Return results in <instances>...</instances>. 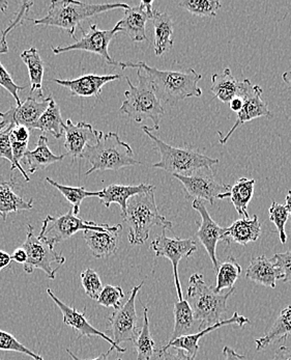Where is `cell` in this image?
<instances>
[{"mask_svg":"<svg viewBox=\"0 0 291 360\" xmlns=\"http://www.w3.org/2000/svg\"><path fill=\"white\" fill-rule=\"evenodd\" d=\"M21 248L27 255V261L23 266L26 274H32L36 269L43 270L48 278L53 281L56 272L66 263L64 255L58 254L54 248L34 236V226L30 224H28L27 236Z\"/></svg>","mask_w":291,"mask_h":360,"instance_id":"30bf717a","label":"cell"},{"mask_svg":"<svg viewBox=\"0 0 291 360\" xmlns=\"http://www.w3.org/2000/svg\"><path fill=\"white\" fill-rule=\"evenodd\" d=\"M34 208V200H24L15 192V182L4 180L0 176V216L6 221L8 214L19 211L32 210Z\"/></svg>","mask_w":291,"mask_h":360,"instance_id":"484cf974","label":"cell"},{"mask_svg":"<svg viewBox=\"0 0 291 360\" xmlns=\"http://www.w3.org/2000/svg\"><path fill=\"white\" fill-rule=\"evenodd\" d=\"M143 283L136 285L130 294V298L123 305L114 309L109 318L110 331L113 335V342L119 345L123 342H133L138 337V319H137V295L143 287Z\"/></svg>","mask_w":291,"mask_h":360,"instance_id":"4fadbf2b","label":"cell"},{"mask_svg":"<svg viewBox=\"0 0 291 360\" xmlns=\"http://www.w3.org/2000/svg\"><path fill=\"white\" fill-rule=\"evenodd\" d=\"M223 354H224L225 360H243L246 357L245 355L238 354L234 349L228 346L223 348Z\"/></svg>","mask_w":291,"mask_h":360,"instance_id":"f907efd6","label":"cell"},{"mask_svg":"<svg viewBox=\"0 0 291 360\" xmlns=\"http://www.w3.org/2000/svg\"><path fill=\"white\" fill-rule=\"evenodd\" d=\"M67 154L56 156L50 150L48 146V139L44 135H41L36 143V148L34 150H27L24 155L26 163L28 165V172L30 174L47 169L53 163L60 162L66 158Z\"/></svg>","mask_w":291,"mask_h":360,"instance_id":"4316f807","label":"cell"},{"mask_svg":"<svg viewBox=\"0 0 291 360\" xmlns=\"http://www.w3.org/2000/svg\"><path fill=\"white\" fill-rule=\"evenodd\" d=\"M192 208L201 216V226H199L198 232L196 233L197 238H198L199 241L201 242L202 245L204 246L208 255H210V259L212 262V266H214L215 272H217L219 265H220L218 259H217V244H218L220 240L224 241L226 228H221L216 221L212 220L208 209H206L205 205H204L203 200H193Z\"/></svg>","mask_w":291,"mask_h":360,"instance_id":"2e32d148","label":"cell"},{"mask_svg":"<svg viewBox=\"0 0 291 360\" xmlns=\"http://www.w3.org/2000/svg\"><path fill=\"white\" fill-rule=\"evenodd\" d=\"M138 70V84H132L127 79L129 91H125L126 100L121 106V112L127 115L136 123H142L144 120H151L154 127L151 131L158 130L160 123L165 115L164 107L156 95L151 80L142 69Z\"/></svg>","mask_w":291,"mask_h":360,"instance_id":"5b68a950","label":"cell"},{"mask_svg":"<svg viewBox=\"0 0 291 360\" xmlns=\"http://www.w3.org/2000/svg\"><path fill=\"white\" fill-rule=\"evenodd\" d=\"M10 137L19 143H28L30 137V129L25 126H15L11 132Z\"/></svg>","mask_w":291,"mask_h":360,"instance_id":"c3c4849f","label":"cell"},{"mask_svg":"<svg viewBox=\"0 0 291 360\" xmlns=\"http://www.w3.org/2000/svg\"><path fill=\"white\" fill-rule=\"evenodd\" d=\"M0 350L23 353V354L32 357L34 360H44L42 356L36 354V353L32 352L30 349H28L27 347L21 344L16 338H14L12 335H10V333L2 330H0Z\"/></svg>","mask_w":291,"mask_h":360,"instance_id":"ab89813d","label":"cell"},{"mask_svg":"<svg viewBox=\"0 0 291 360\" xmlns=\"http://www.w3.org/2000/svg\"><path fill=\"white\" fill-rule=\"evenodd\" d=\"M112 350H113L112 347H110V349H109V350L107 351V352L102 353V354L100 355V356L95 357V359H80V357L76 356V355L74 354V353L72 352V351L69 350V349H67V354H69V356H71L72 359H73V360H108V356H109V354H110V353H111ZM117 360H123V359H119Z\"/></svg>","mask_w":291,"mask_h":360,"instance_id":"db71d44e","label":"cell"},{"mask_svg":"<svg viewBox=\"0 0 291 360\" xmlns=\"http://www.w3.org/2000/svg\"><path fill=\"white\" fill-rule=\"evenodd\" d=\"M155 188L154 185L149 184L130 185V186L111 184L100 191V202L105 205L106 208H110L113 202L119 204L121 207V216L123 218V216L126 215V210H127L128 200L132 196L143 193V192L151 191Z\"/></svg>","mask_w":291,"mask_h":360,"instance_id":"44dd1931","label":"cell"},{"mask_svg":"<svg viewBox=\"0 0 291 360\" xmlns=\"http://www.w3.org/2000/svg\"><path fill=\"white\" fill-rule=\"evenodd\" d=\"M47 293L48 295L51 297L52 300L55 302V304L57 305L60 311H62V316H64L65 324L72 327V328L75 330V333H78L77 340L81 339V338L83 337H88L90 338V339L93 337H100L105 340L106 342H109L112 348L116 350L117 352L125 353L126 351H127L125 348H121V346L115 344L111 338L97 330V328H95V327L88 322V319L86 317V307L84 309L83 313H80L77 309L69 307L66 303L60 301L57 297L54 295L51 289H47Z\"/></svg>","mask_w":291,"mask_h":360,"instance_id":"e0dca14e","label":"cell"},{"mask_svg":"<svg viewBox=\"0 0 291 360\" xmlns=\"http://www.w3.org/2000/svg\"><path fill=\"white\" fill-rule=\"evenodd\" d=\"M0 360H1V359H0Z\"/></svg>","mask_w":291,"mask_h":360,"instance_id":"91938a15","label":"cell"},{"mask_svg":"<svg viewBox=\"0 0 291 360\" xmlns=\"http://www.w3.org/2000/svg\"><path fill=\"white\" fill-rule=\"evenodd\" d=\"M154 28H155V53L157 56H163L165 52L169 51L173 47V32L175 24L172 18L167 13H161L155 10L153 19Z\"/></svg>","mask_w":291,"mask_h":360,"instance_id":"83f0119b","label":"cell"},{"mask_svg":"<svg viewBox=\"0 0 291 360\" xmlns=\"http://www.w3.org/2000/svg\"><path fill=\"white\" fill-rule=\"evenodd\" d=\"M21 60L26 65L29 73L30 93H36L38 97H44L43 91V78H44L45 64L34 47L24 50L20 54Z\"/></svg>","mask_w":291,"mask_h":360,"instance_id":"f1b7e54d","label":"cell"},{"mask_svg":"<svg viewBox=\"0 0 291 360\" xmlns=\"http://www.w3.org/2000/svg\"><path fill=\"white\" fill-rule=\"evenodd\" d=\"M155 189L132 196L127 202L123 219L129 226V242L141 245L149 238L151 229L162 226L163 230H172V222L158 212L156 204Z\"/></svg>","mask_w":291,"mask_h":360,"instance_id":"7a4b0ae2","label":"cell"},{"mask_svg":"<svg viewBox=\"0 0 291 360\" xmlns=\"http://www.w3.org/2000/svg\"><path fill=\"white\" fill-rule=\"evenodd\" d=\"M236 291V288L227 292L217 293L214 287L204 281L201 274H194L189 279L187 301L192 309L195 320L198 322V330L221 322V317L226 311L227 300Z\"/></svg>","mask_w":291,"mask_h":360,"instance_id":"3957f363","label":"cell"},{"mask_svg":"<svg viewBox=\"0 0 291 360\" xmlns=\"http://www.w3.org/2000/svg\"><path fill=\"white\" fill-rule=\"evenodd\" d=\"M282 80L287 86L288 91H291V71L282 74Z\"/></svg>","mask_w":291,"mask_h":360,"instance_id":"9f6ffc18","label":"cell"},{"mask_svg":"<svg viewBox=\"0 0 291 360\" xmlns=\"http://www.w3.org/2000/svg\"><path fill=\"white\" fill-rule=\"evenodd\" d=\"M262 93L264 91L262 86L252 84L251 80L245 79L240 82V95L238 96L243 98L244 105L238 113L234 125L228 131L227 134L219 141L221 145H225L230 136L234 134V131L248 122L258 117H264L268 119L273 117V113L269 111L268 104L262 100Z\"/></svg>","mask_w":291,"mask_h":360,"instance_id":"7c38bea8","label":"cell"},{"mask_svg":"<svg viewBox=\"0 0 291 360\" xmlns=\"http://www.w3.org/2000/svg\"><path fill=\"white\" fill-rule=\"evenodd\" d=\"M210 91L217 99L223 103H229L230 100L240 95V82L234 77L229 68H226L222 73L212 76Z\"/></svg>","mask_w":291,"mask_h":360,"instance_id":"4dcf8cb0","label":"cell"},{"mask_svg":"<svg viewBox=\"0 0 291 360\" xmlns=\"http://www.w3.org/2000/svg\"><path fill=\"white\" fill-rule=\"evenodd\" d=\"M46 182L55 187L66 198L67 202L71 205L72 211L75 216H78L79 214L82 202L86 198H93V196L99 198L100 191H88L84 187L64 186V185L52 180L51 178H46Z\"/></svg>","mask_w":291,"mask_h":360,"instance_id":"8d00e7d4","label":"cell"},{"mask_svg":"<svg viewBox=\"0 0 291 360\" xmlns=\"http://www.w3.org/2000/svg\"><path fill=\"white\" fill-rule=\"evenodd\" d=\"M242 274V267L236 261V257H228L226 261L219 265L217 270V285L215 291L222 293L223 290L234 288V283Z\"/></svg>","mask_w":291,"mask_h":360,"instance_id":"e575fe53","label":"cell"},{"mask_svg":"<svg viewBox=\"0 0 291 360\" xmlns=\"http://www.w3.org/2000/svg\"><path fill=\"white\" fill-rule=\"evenodd\" d=\"M180 6L195 16L216 17L222 4L219 0H184Z\"/></svg>","mask_w":291,"mask_h":360,"instance_id":"74e56055","label":"cell"},{"mask_svg":"<svg viewBox=\"0 0 291 360\" xmlns=\"http://www.w3.org/2000/svg\"><path fill=\"white\" fill-rule=\"evenodd\" d=\"M137 351V360H151L157 352L156 342L149 330V307L143 309V325L138 337L134 340Z\"/></svg>","mask_w":291,"mask_h":360,"instance_id":"d590c367","label":"cell"},{"mask_svg":"<svg viewBox=\"0 0 291 360\" xmlns=\"http://www.w3.org/2000/svg\"><path fill=\"white\" fill-rule=\"evenodd\" d=\"M243 105H244V101H243V98L241 96H236V97H234V99L229 101L230 109L236 113L240 112Z\"/></svg>","mask_w":291,"mask_h":360,"instance_id":"f5cc1de1","label":"cell"},{"mask_svg":"<svg viewBox=\"0 0 291 360\" xmlns=\"http://www.w3.org/2000/svg\"><path fill=\"white\" fill-rule=\"evenodd\" d=\"M129 8L130 6L126 4H90L86 2L53 0L47 15L41 19H34L32 22L34 25L56 26L66 30L69 36L76 40V28L82 21L115 8L127 10Z\"/></svg>","mask_w":291,"mask_h":360,"instance_id":"8992f818","label":"cell"},{"mask_svg":"<svg viewBox=\"0 0 291 360\" xmlns=\"http://www.w3.org/2000/svg\"><path fill=\"white\" fill-rule=\"evenodd\" d=\"M65 148L67 154L72 157L73 160L77 158H83L84 150L88 145V141L97 139V131L93 130L90 124L79 122L74 124L71 119L67 120L64 127Z\"/></svg>","mask_w":291,"mask_h":360,"instance_id":"ffe728a7","label":"cell"},{"mask_svg":"<svg viewBox=\"0 0 291 360\" xmlns=\"http://www.w3.org/2000/svg\"><path fill=\"white\" fill-rule=\"evenodd\" d=\"M12 257V261L17 262L19 264H25L26 261H27V255H26L25 250H23L22 248H17L13 255H11Z\"/></svg>","mask_w":291,"mask_h":360,"instance_id":"816d5d0a","label":"cell"},{"mask_svg":"<svg viewBox=\"0 0 291 360\" xmlns=\"http://www.w3.org/2000/svg\"><path fill=\"white\" fill-rule=\"evenodd\" d=\"M175 328H173L172 335H171L169 342L184 337V335H192V330L194 329L195 320L192 309L189 305L187 299L182 301H177L175 303Z\"/></svg>","mask_w":291,"mask_h":360,"instance_id":"d6a6232c","label":"cell"},{"mask_svg":"<svg viewBox=\"0 0 291 360\" xmlns=\"http://www.w3.org/2000/svg\"><path fill=\"white\" fill-rule=\"evenodd\" d=\"M11 261H12L11 255H8V252L0 250V270L8 267V266L10 265Z\"/></svg>","mask_w":291,"mask_h":360,"instance_id":"11a10c76","label":"cell"},{"mask_svg":"<svg viewBox=\"0 0 291 360\" xmlns=\"http://www.w3.org/2000/svg\"><path fill=\"white\" fill-rule=\"evenodd\" d=\"M121 74H110V75H97V74H88L81 76L77 79L62 80L54 79L55 84L66 87L71 91L72 96L79 97H95L101 100L102 89L104 85L121 79Z\"/></svg>","mask_w":291,"mask_h":360,"instance_id":"d6986e66","label":"cell"},{"mask_svg":"<svg viewBox=\"0 0 291 360\" xmlns=\"http://www.w3.org/2000/svg\"><path fill=\"white\" fill-rule=\"evenodd\" d=\"M271 360H291V348L288 347L282 346L276 351Z\"/></svg>","mask_w":291,"mask_h":360,"instance_id":"681fc988","label":"cell"},{"mask_svg":"<svg viewBox=\"0 0 291 360\" xmlns=\"http://www.w3.org/2000/svg\"><path fill=\"white\" fill-rule=\"evenodd\" d=\"M271 263L283 274V283H291V252L276 254L271 259Z\"/></svg>","mask_w":291,"mask_h":360,"instance_id":"bcb514c9","label":"cell"},{"mask_svg":"<svg viewBox=\"0 0 291 360\" xmlns=\"http://www.w3.org/2000/svg\"><path fill=\"white\" fill-rule=\"evenodd\" d=\"M13 126L0 131V158L10 161L11 170L18 169L14 157H13L12 146H11L10 135L13 130Z\"/></svg>","mask_w":291,"mask_h":360,"instance_id":"f6af8a7d","label":"cell"},{"mask_svg":"<svg viewBox=\"0 0 291 360\" xmlns=\"http://www.w3.org/2000/svg\"><path fill=\"white\" fill-rule=\"evenodd\" d=\"M142 130L155 143L156 148L161 155V160L153 165L155 169L186 176H190L195 170L219 165L218 159L205 156L194 148L171 147L156 136L151 128L147 126H143Z\"/></svg>","mask_w":291,"mask_h":360,"instance_id":"52a82bcc","label":"cell"},{"mask_svg":"<svg viewBox=\"0 0 291 360\" xmlns=\"http://www.w3.org/2000/svg\"><path fill=\"white\" fill-rule=\"evenodd\" d=\"M285 208L290 214V217H291V191H288L287 195H286Z\"/></svg>","mask_w":291,"mask_h":360,"instance_id":"6f0895ef","label":"cell"},{"mask_svg":"<svg viewBox=\"0 0 291 360\" xmlns=\"http://www.w3.org/2000/svg\"><path fill=\"white\" fill-rule=\"evenodd\" d=\"M65 124L62 121V112L60 106L56 103L55 100L51 98L49 106L46 109L44 113L41 115L40 119L34 124L32 129H39L42 132H49L55 139H60L64 134Z\"/></svg>","mask_w":291,"mask_h":360,"instance_id":"836d02e7","label":"cell"},{"mask_svg":"<svg viewBox=\"0 0 291 360\" xmlns=\"http://www.w3.org/2000/svg\"><path fill=\"white\" fill-rule=\"evenodd\" d=\"M254 186L255 180L253 179L241 178L234 183L228 193V198H230L234 209L243 218H249L248 206L253 198Z\"/></svg>","mask_w":291,"mask_h":360,"instance_id":"1f68e13d","label":"cell"},{"mask_svg":"<svg viewBox=\"0 0 291 360\" xmlns=\"http://www.w3.org/2000/svg\"><path fill=\"white\" fill-rule=\"evenodd\" d=\"M262 235V224L257 215L252 218H241L231 226L226 228L224 241L228 245L231 243L247 245L257 241Z\"/></svg>","mask_w":291,"mask_h":360,"instance_id":"7402d4cb","label":"cell"},{"mask_svg":"<svg viewBox=\"0 0 291 360\" xmlns=\"http://www.w3.org/2000/svg\"><path fill=\"white\" fill-rule=\"evenodd\" d=\"M249 319L244 317V316H241L238 311H236L234 316H232V318L228 319V320H222L221 322L217 323V324L206 327L203 330L199 331L198 333L184 335V337L179 338V339L172 340V342H168V344L158 349V355L162 354L165 351H168L169 349L175 348L182 349V350H184L186 352H188L189 354L192 355L193 357H196L199 350V340L203 338L204 335H208V333L217 330V329L221 328V327L227 326V325L245 326V325L249 324Z\"/></svg>","mask_w":291,"mask_h":360,"instance_id":"ac0fdd59","label":"cell"},{"mask_svg":"<svg viewBox=\"0 0 291 360\" xmlns=\"http://www.w3.org/2000/svg\"><path fill=\"white\" fill-rule=\"evenodd\" d=\"M291 335V305L282 309L279 317L273 323L271 330L264 337L255 340L257 351L264 350L269 345L275 344L280 340H287Z\"/></svg>","mask_w":291,"mask_h":360,"instance_id":"f546056e","label":"cell"},{"mask_svg":"<svg viewBox=\"0 0 291 360\" xmlns=\"http://www.w3.org/2000/svg\"><path fill=\"white\" fill-rule=\"evenodd\" d=\"M8 2L6 0H0V11L2 13H6L8 10Z\"/></svg>","mask_w":291,"mask_h":360,"instance_id":"680465c9","label":"cell"},{"mask_svg":"<svg viewBox=\"0 0 291 360\" xmlns=\"http://www.w3.org/2000/svg\"><path fill=\"white\" fill-rule=\"evenodd\" d=\"M147 20H149L147 13L143 11L140 6H130L125 10L123 18L117 22L121 32L127 34L132 42H147L149 39L145 32V25Z\"/></svg>","mask_w":291,"mask_h":360,"instance_id":"603a6c76","label":"cell"},{"mask_svg":"<svg viewBox=\"0 0 291 360\" xmlns=\"http://www.w3.org/2000/svg\"><path fill=\"white\" fill-rule=\"evenodd\" d=\"M51 96L43 101H38L34 98H27L21 102L19 106H12L6 112H0V131L10 126H25L32 129L34 124L40 119L49 106Z\"/></svg>","mask_w":291,"mask_h":360,"instance_id":"9a60e30c","label":"cell"},{"mask_svg":"<svg viewBox=\"0 0 291 360\" xmlns=\"http://www.w3.org/2000/svg\"><path fill=\"white\" fill-rule=\"evenodd\" d=\"M290 218V214L286 210L285 206L283 205L278 204L277 202H271L269 207V220L275 224L279 232L280 241L282 244H285L287 241V236L285 233V224Z\"/></svg>","mask_w":291,"mask_h":360,"instance_id":"f35d334b","label":"cell"},{"mask_svg":"<svg viewBox=\"0 0 291 360\" xmlns=\"http://www.w3.org/2000/svg\"><path fill=\"white\" fill-rule=\"evenodd\" d=\"M119 65L123 70L129 68L142 69L151 80L158 100L167 105H177L187 98L201 97L202 91L198 84L202 76L192 68H189L187 72H182L162 71L149 67L144 62L119 63Z\"/></svg>","mask_w":291,"mask_h":360,"instance_id":"6da1fadb","label":"cell"},{"mask_svg":"<svg viewBox=\"0 0 291 360\" xmlns=\"http://www.w3.org/2000/svg\"><path fill=\"white\" fill-rule=\"evenodd\" d=\"M151 248L155 252L156 257H166L172 264L173 276H175V288H177L179 301L184 300L182 285L179 276V264L184 257H191L197 250L196 242L193 239H180V238H169L166 236V230L156 238L151 243Z\"/></svg>","mask_w":291,"mask_h":360,"instance_id":"8fae6325","label":"cell"},{"mask_svg":"<svg viewBox=\"0 0 291 360\" xmlns=\"http://www.w3.org/2000/svg\"><path fill=\"white\" fill-rule=\"evenodd\" d=\"M121 232V231H112V232L84 231L83 238L93 257L97 259H104L116 254L119 243V233Z\"/></svg>","mask_w":291,"mask_h":360,"instance_id":"d4e9b609","label":"cell"},{"mask_svg":"<svg viewBox=\"0 0 291 360\" xmlns=\"http://www.w3.org/2000/svg\"><path fill=\"white\" fill-rule=\"evenodd\" d=\"M117 34H121V30L117 25L112 30H101L95 24H91L90 30L86 32L80 40H76L75 43L66 47H51V49L54 54L65 53L72 50L93 52L101 56L108 65H119V63L113 60L108 51L110 42Z\"/></svg>","mask_w":291,"mask_h":360,"instance_id":"5bb4252c","label":"cell"},{"mask_svg":"<svg viewBox=\"0 0 291 360\" xmlns=\"http://www.w3.org/2000/svg\"><path fill=\"white\" fill-rule=\"evenodd\" d=\"M173 176L184 186L187 200H206L210 205H214L216 200L227 198L231 188L230 185L225 184L217 178L212 167L195 170L190 176L173 174Z\"/></svg>","mask_w":291,"mask_h":360,"instance_id":"9c48e42d","label":"cell"},{"mask_svg":"<svg viewBox=\"0 0 291 360\" xmlns=\"http://www.w3.org/2000/svg\"><path fill=\"white\" fill-rule=\"evenodd\" d=\"M81 283L86 295L93 300H97L102 290H103V285H102L99 274L95 270L88 268L81 274Z\"/></svg>","mask_w":291,"mask_h":360,"instance_id":"60d3db41","label":"cell"},{"mask_svg":"<svg viewBox=\"0 0 291 360\" xmlns=\"http://www.w3.org/2000/svg\"><path fill=\"white\" fill-rule=\"evenodd\" d=\"M246 278L275 289L276 281L283 279V274L266 255H260L251 259V263L247 268Z\"/></svg>","mask_w":291,"mask_h":360,"instance_id":"cb8c5ba5","label":"cell"},{"mask_svg":"<svg viewBox=\"0 0 291 360\" xmlns=\"http://www.w3.org/2000/svg\"><path fill=\"white\" fill-rule=\"evenodd\" d=\"M32 6H34V2L32 1L23 2L22 8L17 13L15 19H13V21L11 22L10 26L2 32V38L1 40H0V53H6V52L8 51V45H6V36H8V32H10L11 30L16 27V26L20 25V24L22 23L23 19H27L26 18V14H27L28 11L30 10Z\"/></svg>","mask_w":291,"mask_h":360,"instance_id":"7bdbcfd3","label":"cell"},{"mask_svg":"<svg viewBox=\"0 0 291 360\" xmlns=\"http://www.w3.org/2000/svg\"><path fill=\"white\" fill-rule=\"evenodd\" d=\"M125 298L123 289L119 285H105L97 298V303L105 307L116 309L121 307V301Z\"/></svg>","mask_w":291,"mask_h":360,"instance_id":"b9f144b4","label":"cell"},{"mask_svg":"<svg viewBox=\"0 0 291 360\" xmlns=\"http://www.w3.org/2000/svg\"><path fill=\"white\" fill-rule=\"evenodd\" d=\"M0 86L4 87V89H6V91L14 97L17 106L20 105L21 100L18 93L25 89L26 86H19V85L15 84L12 76L6 71V68L1 64V62H0Z\"/></svg>","mask_w":291,"mask_h":360,"instance_id":"ee69618b","label":"cell"},{"mask_svg":"<svg viewBox=\"0 0 291 360\" xmlns=\"http://www.w3.org/2000/svg\"><path fill=\"white\" fill-rule=\"evenodd\" d=\"M80 231H97V232H112V231H123L121 224L110 226L108 224H95L93 221H86L75 216L73 211H69L64 215H48L43 221L39 239L47 243L50 248H54L57 243L66 241Z\"/></svg>","mask_w":291,"mask_h":360,"instance_id":"ba28073f","label":"cell"},{"mask_svg":"<svg viewBox=\"0 0 291 360\" xmlns=\"http://www.w3.org/2000/svg\"><path fill=\"white\" fill-rule=\"evenodd\" d=\"M175 349L173 352H170V351H165L164 353L158 355L161 360H195V357L189 354L186 351L182 350V349Z\"/></svg>","mask_w":291,"mask_h":360,"instance_id":"7dc6e473","label":"cell"},{"mask_svg":"<svg viewBox=\"0 0 291 360\" xmlns=\"http://www.w3.org/2000/svg\"><path fill=\"white\" fill-rule=\"evenodd\" d=\"M83 158L90 163V169L86 172L90 176L95 170H116L123 167L141 165L134 158L131 146L119 139L115 132L104 133L97 131L95 145H88L83 153Z\"/></svg>","mask_w":291,"mask_h":360,"instance_id":"277c9868","label":"cell"}]
</instances>
